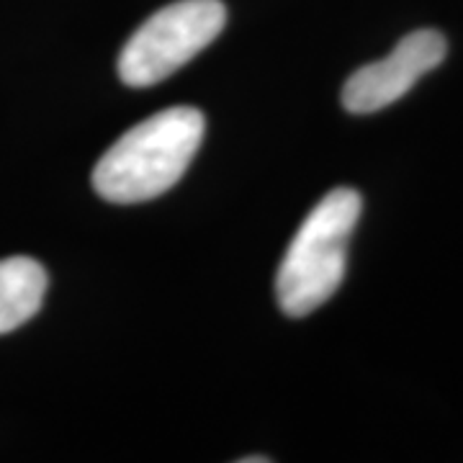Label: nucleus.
I'll use <instances>...</instances> for the list:
<instances>
[{"label": "nucleus", "mask_w": 463, "mask_h": 463, "mask_svg": "<svg viewBox=\"0 0 463 463\" xmlns=\"http://www.w3.org/2000/svg\"><path fill=\"white\" fill-rule=\"evenodd\" d=\"M446 54L448 42L440 32L420 29L407 33L392 54L355 70L347 78L343 88V106L350 114L381 111L407 96L422 75L440 67Z\"/></svg>", "instance_id": "obj_4"}, {"label": "nucleus", "mask_w": 463, "mask_h": 463, "mask_svg": "<svg viewBox=\"0 0 463 463\" xmlns=\"http://www.w3.org/2000/svg\"><path fill=\"white\" fill-rule=\"evenodd\" d=\"M361 209L358 191L335 188L301 222L276 276V297L286 315H312L340 288Z\"/></svg>", "instance_id": "obj_2"}, {"label": "nucleus", "mask_w": 463, "mask_h": 463, "mask_svg": "<svg viewBox=\"0 0 463 463\" xmlns=\"http://www.w3.org/2000/svg\"><path fill=\"white\" fill-rule=\"evenodd\" d=\"M203 127V114L191 106L165 109L139 121L106 149L93 170V188L111 203L157 199L188 170Z\"/></svg>", "instance_id": "obj_1"}, {"label": "nucleus", "mask_w": 463, "mask_h": 463, "mask_svg": "<svg viewBox=\"0 0 463 463\" xmlns=\"http://www.w3.org/2000/svg\"><path fill=\"white\" fill-rule=\"evenodd\" d=\"M47 294V270L33 258L0 260V335L26 325Z\"/></svg>", "instance_id": "obj_5"}, {"label": "nucleus", "mask_w": 463, "mask_h": 463, "mask_svg": "<svg viewBox=\"0 0 463 463\" xmlns=\"http://www.w3.org/2000/svg\"><path fill=\"white\" fill-rule=\"evenodd\" d=\"M227 24L222 0H175L160 8L129 36L118 54V75L127 85L147 88L206 50Z\"/></svg>", "instance_id": "obj_3"}]
</instances>
